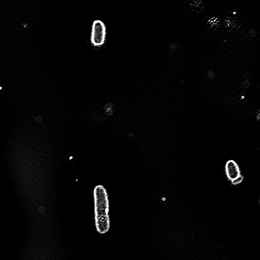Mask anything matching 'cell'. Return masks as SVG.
Instances as JSON below:
<instances>
[{
  "mask_svg": "<svg viewBox=\"0 0 260 260\" xmlns=\"http://www.w3.org/2000/svg\"><path fill=\"white\" fill-rule=\"evenodd\" d=\"M95 220V227L99 234H106L110 229L109 216V200L106 189L102 185L94 189Z\"/></svg>",
  "mask_w": 260,
  "mask_h": 260,
  "instance_id": "cell-1",
  "label": "cell"
},
{
  "mask_svg": "<svg viewBox=\"0 0 260 260\" xmlns=\"http://www.w3.org/2000/svg\"><path fill=\"white\" fill-rule=\"evenodd\" d=\"M107 29L105 24L100 20L93 22L91 33L90 41L94 47H101L106 41Z\"/></svg>",
  "mask_w": 260,
  "mask_h": 260,
  "instance_id": "cell-2",
  "label": "cell"
},
{
  "mask_svg": "<svg viewBox=\"0 0 260 260\" xmlns=\"http://www.w3.org/2000/svg\"><path fill=\"white\" fill-rule=\"evenodd\" d=\"M225 169L228 179L231 182L234 181L241 175L240 168L234 161L230 160L227 162Z\"/></svg>",
  "mask_w": 260,
  "mask_h": 260,
  "instance_id": "cell-3",
  "label": "cell"
},
{
  "mask_svg": "<svg viewBox=\"0 0 260 260\" xmlns=\"http://www.w3.org/2000/svg\"><path fill=\"white\" fill-rule=\"evenodd\" d=\"M243 180V176L241 174L234 181L231 182L232 184L234 185H237L240 184Z\"/></svg>",
  "mask_w": 260,
  "mask_h": 260,
  "instance_id": "cell-4",
  "label": "cell"
}]
</instances>
